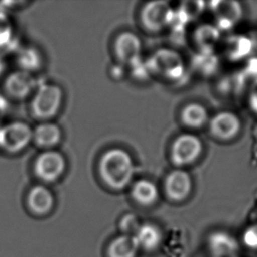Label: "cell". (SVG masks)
I'll use <instances>...</instances> for the list:
<instances>
[{
  "label": "cell",
  "mask_w": 257,
  "mask_h": 257,
  "mask_svg": "<svg viewBox=\"0 0 257 257\" xmlns=\"http://www.w3.org/2000/svg\"><path fill=\"white\" fill-rule=\"evenodd\" d=\"M99 171L108 187L114 191H120L131 183L135 174V164L125 150L113 149L102 157Z\"/></svg>",
  "instance_id": "cell-1"
},
{
  "label": "cell",
  "mask_w": 257,
  "mask_h": 257,
  "mask_svg": "<svg viewBox=\"0 0 257 257\" xmlns=\"http://www.w3.org/2000/svg\"><path fill=\"white\" fill-rule=\"evenodd\" d=\"M63 101V91L58 85L38 84L31 97L30 111L35 118L49 121L59 111Z\"/></svg>",
  "instance_id": "cell-2"
},
{
  "label": "cell",
  "mask_w": 257,
  "mask_h": 257,
  "mask_svg": "<svg viewBox=\"0 0 257 257\" xmlns=\"http://www.w3.org/2000/svg\"><path fill=\"white\" fill-rule=\"evenodd\" d=\"M32 140L33 128L27 122L15 120L0 126V150L7 155L21 153Z\"/></svg>",
  "instance_id": "cell-3"
},
{
  "label": "cell",
  "mask_w": 257,
  "mask_h": 257,
  "mask_svg": "<svg viewBox=\"0 0 257 257\" xmlns=\"http://www.w3.org/2000/svg\"><path fill=\"white\" fill-rule=\"evenodd\" d=\"M66 168V161L56 150H44L36 157L34 173L42 183H54L58 180Z\"/></svg>",
  "instance_id": "cell-4"
},
{
  "label": "cell",
  "mask_w": 257,
  "mask_h": 257,
  "mask_svg": "<svg viewBox=\"0 0 257 257\" xmlns=\"http://www.w3.org/2000/svg\"><path fill=\"white\" fill-rule=\"evenodd\" d=\"M37 86L34 74L18 69L6 75L4 78V93L11 100L23 101L32 97Z\"/></svg>",
  "instance_id": "cell-5"
},
{
  "label": "cell",
  "mask_w": 257,
  "mask_h": 257,
  "mask_svg": "<svg viewBox=\"0 0 257 257\" xmlns=\"http://www.w3.org/2000/svg\"><path fill=\"white\" fill-rule=\"evenodd\" d=\"M25 208L34 218L42 219L54 210L56 199L49 188L42 184H35L28 190L25 197Z\"/></svg>",
  "instance_id": "cell-6"
},
{
  "label": "cell",
  "mask_w": 257,
  "mask_h": 257,
  "mask_svg": "<svg viewBox=\"0 0 257 257\" xmlns=\"http://www.w3.org/2000/svg\"><path fill=\"white\" fill-rule=\"evenodd\" d=\"M202 143L193 135H183L174 143L171 157L174 163L178 165L191 164L202 152Z\"/></svg>",
  "instance_id": "cell-7"
},
{
  "label": "cell",
  "mask_w": 257,
  "mask_h": 257,
  "mask_svg": "<svg viewBox=\"0 0 257 257\" xmlns=\"http://www.w3.org/2000/svg\"><path fill=\"white\" fill-rule=\"evenodd\" d=\"M210 129L212 135L219 140L230 141L239 135L241 121L232 111H220L212 118Z\"/></svg>",
  "instance_id": "cell-8"
},
{
  "label": "cell",
  "mask_w": 257,
  "mask_h": 257,
  "mask_svg": "<svg viewBox=\"0 0 257 257\" xmlns=\"http://www.w3.org/2000/svg\"><path fill=\"white\" fill-rule=\"evenodd\" d=\"M191 190L192 180L186 171H172L166 178L165 192L172 201H184L191 194Z\"/></svg>",
  "instance_id": "cell-9"
},
{
  "label": "cell",
  "mask_w": 257,
  "mask_h": 257,
  "mask_svg": "<svg viewBox=\"0 0 257 257\" xmlns=\"http://www.w3.org/2000/svg\"><path fill=\"white\" fill-rule=\"evenodd\" d=\"M62 137L59 126L50 121H42L33 128L32 143L45 150L58 144Z\"/></svg>",
  "instance_id": "cell-10"
},
{
  "label": "cell",
  "mask_w": 257,
  "mask_h": 257,
  "mask_svg": "<svg viewBox=\"0 0 257 257\" xmlns=\"http://www.w3.org/2000/svg\"><path fill=\"white\" fill-rule=\"evenodd\" d=\"M135 237L140 249L153 252L160 247L164 240V233L160 226H157V224L146 222L141 224Z\"/></svg>",
  "instance_id": "cell-11"
},
{
  "label": "cell",
  "mask_w": 257,
  "mask_h": 257,
  "mask_svg": "<svg viewBox=\"0 0 257 257\" xmlns=\"http://www.w3.org/2000/svg\"><path fill=\"white\" fill-rule=\"evenodd\" d=\"M115 51L121 61L132 63L140 57L142 43L135 34L128 32L123 33L116 40Z\"/></svg>",
  "instance_id": "cell-12"
},
{
  "label": "cell",
  "mask_w": 257,
  "mask_h": 257,
  "mask_svg": "<svg viewBox=\"0 0 257 257\" xmlns=\"http://www.w3.org/2000/svg\"><path fill=\"white\" fill-rule=\"evenodd\" d=\"M15 62L18 70L34 74L42 66V56L36 47L32 45L22 46L15 50Z\"/></svg>",
  "instance_id": "cell-13"
},
{
  "label": "cell",
  "mask_w": 257,
  "mask_h": 257,
  "mask_svg": "<svg viewBox=\"0 0 257 257\" xmlns=\"http://www.w3.org/2000/svg\"><path fill=\"white\" fill-rule=\"evenodd\" d=\"M139 251V245L135 235L120 234L108 244L106 256L136 257Z\"/></svg>",
  "instance_id": "cell-14"
},
{
  "label": "cell",
  "mask_w": 257,
  "mask_h": 257,
  "mask_svg": "<svg viewBox=\"0 0 257 257\" xmlns=\"http://www.w3.org/2000/svg\"><path fill=\"white\" fill-rule=\"evenodd\" d=\"M171 13L167 4L164 2L150 3L143 12V21L148 28L159 29L170 21Z\"/></svg>",
  "instance_id": "cell-15"
},
{
  "label": "cell",
  "mask_w": 257,
  "mask_h": 257,
  "mask_svg": "<svg viewBox=\"0 0 257 257\" xmlns=\"http://www.w3.org/2000/svg\"><path fill=\"white\" fill-rule=\"evenodd\" d=\"M134 200L143 206H151L159 198V191L157 185L150 180H139L133 185L131 191Z\"/></svg>",
  "instance_id": "cell-16"
},
{
  "label": "cell",
  "mask_w": 257,
  "mask_h": 257,
  "mask_svg": "<svg viewBox=\"0 0 257 257\" xmlns=\"http://www.w3.org/2000/svg\"><path fill=\"white\" fill-rule=\"evenodd\" d=\"M210 248L216 256L228 257L236 253L239 243L229 233L219 232L213 233L210 238Z\"/></svg>",
  "instance_id": "cell-17"
},
{
  "label": "cell",
  "mask_w": 257,
  "mask_h": 257,
  "mask_svg": "<svg viewBox=\"0 0 257 257\" xmlns=\"http://www.w3.org/2000/svg\"><path fill=\"white\" fill-rule=\"evenodd\" d=\"M215 7L219 21L227 27L235 24L242 16V7L238 2H219Z\"/></svg>",
  "instance_id": "cell-18"
},
{
  "label": "cell",
  "mask_w": 257,
  "mask_h": 257,
  "mask_svg": "<svg viewBox=\"0 0 257 257\" xmlns=\"http://www.w3.org/2000/svg\"><path fill=\"white\" fill-rule=\"evenodd\" d=\"M182 118L184 123L191 127H199L205 125L208 119L207 111L202 104H191L184 108Z\"/></svg>",
  "instance_id": "cell-19"
},
{
  "label": "cell",
  "mask_w": 257,
  "mask_h": 257,
  "mask_svg": "<svg viewBox=\"0 0 257 257\" xmlns=\"http://www.w3.org/2000/svg\"><path fill=\"white\" fill-rule=\"evenodd\" d=\"M15 42L14 24L9 15L0 11V52L11 49Z\"/></svg>",
  "instance_id": "cell-20"
},
{
  "label": "cell",
  "mask_w": 257,
  "mask_h": 257,
  "mask_svg": "<svg viewBox=\"0 0 257 257\" xmlns=\"http://www.w3.org/2000/svg\"><path fill=\"white\" fill-rule=\"evenodd\" d=\"M141 223L137 216L132 213H128L123 216L119 223L118 226L121 231L122 234H129V235H135L137 230L139 229Z\"/></svg>",
  "instance_id": "cell-21"
},
{
  "label": "cell",
  "mask_w": 257,
  "mask_h": 257,
  "mask_svg": "<svg viewBox=\"0 0 257 257\" xmlns=\"http://www.w3.org/2000/svg\"><path fill=\"white\" fill-rule=\"evenodd\" d=\"M240 241L243 247L248 250L257 252V221L245 228Z\"/></svg>",
  "instance_id": "cell-22"
},
{
  "label": "cell",
  "mask_w": 257,
  "mask_h": 257,
  "mask_svg": "<svg viewBox=\"0 0 257 257\" xmlns=\"http://www.w3.org/2000/svg\"><path fill=\"white\" fill-rule=\"evenodd\" d=\"M248 104L251 110L257 114V78L251 85L248 94Z\"/></svg>",
  "instance_id": "cell-23"
},
{
  "label": "cell",
  "mask_w": 257,
  "mask_h": 257,
  "mask_svg": "<svg viewBox=\"0 0 257 257\" xmlns=\"http://www.w3.org/2000/svg\"><path fill=\"white\" fill-rule=\"evenodd\" d=\"M7 69V60L5 58L3 54L0 52V77H3L6 74Z\"/></svg>",
  "instance_id": "cell-24"
}]
</instances>
